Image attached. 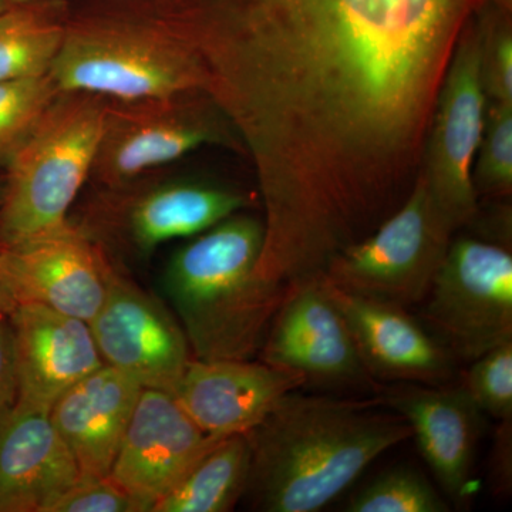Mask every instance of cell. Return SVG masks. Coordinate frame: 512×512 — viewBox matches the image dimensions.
<instances>
[{"label": "cell", "instance_id": "4dcf8cb0", "mask_svg": "<svg viewBox=\"0 0 512 512\" xmlns=\"http://www.w3.org/2000/svg\"><path fill=\"white\" fill-rule=\"evenodd\" d=\"M6 3H8V0H0V9H2L3 6L6 5Z\"/></svg>", "mask_w": 512, "mask_h": 512}, {"label": "cell", "instance_id": "484cf974", "mask_svg": "<svg viewBox=\"0 0 512 512\" xmlns=\"http://www.w3.org/2000/svg\"><path fill=\"white\" fill-rule=\"evenodd\" d=\"M460 386L484 416L512 419V340L470 362Z\"/></svg>", "mask_w": 512, "mask_h": 512}, {"label": "cell", "instance_id": "4316f807", "mask_svg": "<svg viewBox=\"0 0 512 512\" xmlns=\"http://www.w3.org/2000/svg\"><path fill=\"white\" fill-rule=\"evenodd\" d=\"M47 512H141V508L109 476H80Z\"/></svg>", "mask_w": 512, "mask_h": 512}, {"label": "cell", "instance_id": "603a6c76", "mask_svg": "<svg viewBox=\"0 0 512 512\" xmlns=\"http://www.w3.org/2000/svg\"><path fill=\"white\" fill-rule=\"evenodd\" d=\"M59 93L52 74L0 82V164L18 153Z\"/></svg>", "mask_w": 512, "mask_h": 512}, {"label": "cell", "instance_id": "ba28073f", "mask_svg": "<svg viewBox=\"0 0 512 512\" xmlns=\"http://www.w3.org/2000/svg\"><path fill=\"white\" fill-rule=\"evenodd\" d=\"M211 144L238 151L231 127L207 94L107 100L90 181L97 187L128 183Z\"/></svg>", "mask_w": 512, "mask_h": 512}, {"label": "cell", "instance_id": "7a4b0ae2", "mask_svg": "<svg viewBox=\"0 0 512 512\" xmlns=\"http://www.w3.org/2000/svg\"><path fill=\"white\" fill-rule=\"evenodd\" d=\"M251 473L245 495L265 512H315L345 493L376 458L412 429L372 402L289 393L248 433Z\"/></svg>", "mask_w": 512, "mask_h": 512}, {"label": "cell", "instance_id": "2e32d148", "mask_svg": "<svg viewBox=\"0 0 512 512\" xmlns=\"http://www.w3.org/2000/svg\"><path fill=\"white\" fill-rule=\"evenodd\" d=\"M306 386L298 373L265 362L192 359L173 394L207 436L248 434L289 393Z\"/></svg>", "mask_w": 512, "mask_h": 512}, {"label": "cell", "instance_id": "f1b7e54d", "mask_svg": "<svg viewBox=\"0 0 512 512\" xmlns=\"http://www.w3.org/2000/svg\"><path fill=\"white\" fill-rule=\"evenodd\" d=\"M494 493L510 495L512 487V419L498 421L491 458Z\"/></svg>", "mask_w": 512, "mask_h": 512}, {"label": "cell", "instance_id": "6da1fadb", "mask_svg": "<svg viewBox=\"0 0 512 512\" xmlns=\"http://www.w3.org/2000/svg\"><path fill=\"white\" fill-rule=\"evenodd\" d=\"M490 0H164L264 211L360 228L406 200L444 77Z\"/></svg>", "mask_w": 512, "mask_h": 512}, {"label": "cell", "instance_id": "44dd1931", "mask_svg": "<svg viewBox=\"0 0 512 512\" xmlns=\"http://www.w3.org/2000/svg\"><path fill=\"white\" fill-rule=\"evenodd\" d=\"M70 0H8L0 9V82L52 72Z\"/></svg>", "mask_w": 512, "mask_h": 512}, {"label": "cell", "instance_id": "9a60e30c", "mask_svg": "<svg viewBox=\"0 0 512 512\" xmlns=\"http://www.w3.org/2000/svg\"><path fill=\"white\" fill-rule=\"evenodd\" d=\"M379 403L402 416L441 490L461 507L470 498L484 414L463 387L377 384Z\"/></svg>", "mask_w": 512, "mask_h": 512}, {"label": "cell", "instance_id": "ac0fdd59", "mask_svg": "<svg viewBox=\"0 0 512 512\" xmlns=\"http://www.w3.org/2000/svg\"><path fill=\"white\" fill-rule=\"evenodd\" d=\"M9 320L20 403L50 410L70 387L104 366L86 320L32 302L20 303Z\"/></svg>", "mask_w": 512, "mask_h": 512}, {"label": "cell", "instance_id": "f546056e", "mask_svg": "<svg viewBox=\"0 0 512 512\" xmlns=\"http://www.w3.org/2000/svg\"><path fill=\"white\" fill-rule=\"evenodd\" d=\"M19 305L18 295L6 268L3 245L0 242V316H9Z\"/></svg>", "mask_w": 512, "mask_h": 512}, {"label": "cell", "instance_id": "d6986e66", "mask_svg": "<svg viewBox=\"0 0 512 512\" xmlns=\"http://www.w3.org/2000/svg\"><path fill=\"white\" fill-rule=\"evenodd\" d=\"M49 412L18 402L0 421V512H47L80 478Z\"/></svg>", "mask_w": 512, "mask_h": 512}, {"label": "cell", "instance_id": "5b68a950", "mask_svg": "<svg viewBox=\"0 0 512 512\" xmlns=\"http://www.w3.org/2000/svg\"><path fill=\"white\" fill-rule=\"evenodd\" d=\"M107 99L60 92L6 168L0 242L19 244L62 227L92 177Z\"/></svg>", "mask_w": 512, "mask_h": 512}, {"label": "cell", "instance_id": "cb8c5ba5", "mask_svg": "<svg viewBox=\"0 0 512 512\" xmlns=\"http://www.w3.org/2000/svg\"><path fill=\"white\" fill-rule=\"evenodd\" d=\"M450 504L410 467L384 471L350 498L349 512H447Z\"/></svg>", "mask_w": 512, "mask_h": 512}, {"label": "cell", "instance_id": "d4e9b609", "mask_svg": "<svg viewBox=\"0 0 512 512\" xmlns=\"http://www.w3.org/2000/svg\"><path fill=\"white\" fill-rule=\"evenodd\" d=\"M478 197H510L512 191V104L491 103L474 163Z\"/></svg>", "mask_w": 512, "mask_h": 512}, {"label": "cell", "instance_id": "8fae6325", "mask_svg": "<svg viewBox=\"0 0 512 512\" xmlns=\"http://www.w3.org/2000/svg\"><path fill=\"white\" fill-rule=\"evenodd\" d=\"M90 328L104 365L130 376L143 389L173 393L194 359L175 315L119 269Z\"/></svg>", "mask_w": 512, "mask_h": 512}, {"label": "cell", "instance_id": "52a82bcc", "mask_svg": "<svg viewBox=\"0 0 512 512\" xmlns=\"http://www.w3.org/2000/svg\"><path fill=\"white\" fill-rule=\"evenodd\" d=\"M454 232L420 171L403 204L336 255L320 276L343 291L409 308L426 298Z\"/></svg>", "mask_w": 512, "mask_h": 512}, {"label": "cell", "instance_id": "5bb4252c", "mask_svg": "<svg viewBox=\"0 0 512 512\" xmlns=\"http://www.w3.org/2000/svg\"><path fill=\"white\" fill-rule=\"evenodd\" d=\"M217 440L192 421L173 393L143 389L109 477L141 512H151Z\"/></svg>", "mask_w": 512, "mask_h": 512}, {"label": "cell", "instance_id": "9c48e42d", "mask_svg": "<svg viewBox=\"0 0 512 512\" xmlns=\"http://www.w3.org/2000/svg\"><path fill=\"white\" fill-rule=\"evenodd\" d=\"M483 10L464 30L448 66L420 170L454 231L471 224L478 212L473 170L487 116Z\"/></svg>", "mask_w": 512, "mask_h": 512}, {"label": "cell", "instance_id": "83f0119b", "mask_svg": "<svg viewBox=\"0 0 512 512\" xmlns=\"http://www.w3.org/2000/svg\"><path fill=\"white\" fill-rule=\"evenodd\" d=\"M19 399V376L9 316H0V421Z\"/></svg>", "mask_w": 512, "mask_h": 512}, {"label": "cell", "instance_id": "ffe728a7", "mask_svg": "<svg viewBox=\"0 0 512 512\" xmlns=\"http://www.w3.org/2000/svg\"><path fill=\"white\" fill-rule=\"evenodd\" d=\"M143 387L104 365L64 392L50 419L79 467L80 476L107 477Z\"/></svg>", "mask_w": 512, "mask_h": 512}, {"label": "cell", "instance_id": "3957f363", "mask_svg": "<svg viewBox=\"0 0 512 512\" xmlns=\"http://www.w3.org/2000/svg\"><path fill=\"white\" fill-rule=\"evenodd\" d=\"M264 222L237 214L195 235L165 265L163 288L194 359L261 352L286 293L259 278Z\"/></svg>", "mask_w": 512, "mask_h": 512}, {"label": "cell", "instance_id": "8992f818", "mask_svg": "<svg viewBox=\"0 0 512 512\" xmlns=\"http://www.w3.org/2000/svg\"><path fill=\"white\" fill-rule=\"evenodd\" d=\"M244 192L190 177L148 173L97 187L80 220L107 251L150 258L165 242L192 238L249 205Z\"/></svg>", "mask_w": 512, "mask_h": 512}, {"label": "cell", "instance_id": "4fadbf2b", "mask_svg": "<svg viewBox=\"0 0 512 512\" xmlns=\"http://www.w3.org/2000/svg\"><path fill=\"white\" fill-rule=\"evenodd\" d=\"M262 362L298 373L319 387H372L345 319L330 301L322 278L286 293L261 349Z\"/></svg>", "mask_w": 512, "mask_h": 512}, {"label": "cell", "instance_id": "7402d4cb", "mask_svg": "<svg viewBox=\"0 0 512 512\" xmlns=\"http://www.w3.org/2000/svg\"><path fill=\"white\" fill-rule=\"evenodd\" d=\"M248 434L215 441L151 512H227L247 491L251 473Z\"/></svg>", "mask_w": 512, "mask_h": 512}, {"label": "cell", "instance_id": "30bf717a", "mask_svg": "<svg viewBox=\"0 0 512 512\" xmlns=\"http://www.w3.org/2000/svg\"><path fill=\"white\" fill-rule=\"evenodd\" d=\"M423 319L454 360L470 363L512 340V255L484 239L451 241L423 299Z\"/></svg>", "mask_w": 512, "mask_h": 512}, {"label": "cell", "instance_id": "7c38bea8", "mask_svg": "<svg viewBox=\"0 0 512 512\" xmlns=\"http://www.w3.org/2000/svg\"><path fill=\"white\" fill-rule=\"evenodd\" d=\"M3 245L19 303L32 302L92 322L116 272L113 255L76 222Z\"/></svg>", "mask_w": 512, "mask_h": 512}, {"label": "cell", "instance_id": "277c9868", "mask_svg": "<svg viewBox=\"0 0 512 512\" xmlns=\"http://www.w3.org/2000/svg\"><path fill=\"white\" fill-rule=\"evenodd\" d=\"M50 74L60 92L107 100L202 92L200 63L164 0H70Z\"/></svg>", "mask_w": 512, "mask_h": 512}, {"label": "cell", "instance_id": "e0dca14e", "mask_svg": "<svg viewBox=\"0 0 512 512\" xmlns=\"http://www.w3.org/2000/svg\"><path fill=\"white\" fill-rule=\"evenodd\" d=\"M322 282L373 379L430 386L453 379L456 360L406 308Z\"/></svg>", "mask_w": 512, "mask_h": 512}]
</instances>
